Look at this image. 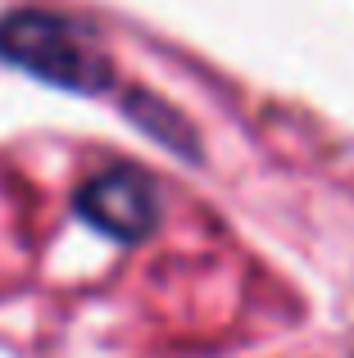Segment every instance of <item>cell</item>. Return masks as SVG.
<instances>
[{
	"mask_svg": "<svg viewBox=\"0 0 354 358\" xmlns=\"http://www.w3.org/2000/svg\"><path fill=\"white\" fill-rule=\"evenodd\" d=\"M0 59L45 87L73 96H105L114 87V64L105 45L82 23L50 9H9L0 14Z\"/></svg>",
	"mask_w": 354,
	"mask_h": 358,
	"instance_id": "obj_1",
	"label": "cell"
},
{
	"mask_svg": "<svg viewBox=\"0 0 354 358\" xmlns=\"http://www.w3.org/2000/svg\"><path fill=\"white\" fill-rule=\"evenodd\" d=\"M73 209L100 236L118 245H141L146 236H155V227L164 218V195H160V182L146 168L114 164L82 186Z\"/></svg>",
	"mask_w": 354,
	"mask_h": 358,
	"instance_id": "obj_2",
	"label": "cell"
}]
</instances>
